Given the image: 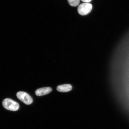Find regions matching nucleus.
<instances>
[{
	"label": "nucleus",
	"instance_id": "f257e3e1",
	"mask_svg": "<svg viewBox=\"0 0 129 129\" xmlns=\"http://www.w3.org/2000/svg\"><path fill=\"white\" fill-rule=\"evenodd\" d=\"M2 104L6 109L13 111L18 110L20 107L18 103L10 98L4 99L3 101Z\"/></svg>",
	"mask_w": 129,
	"mask_h": 129
},
{
	"label": "nucleus",
	"instance_id": "f03ea898",
	"mask_svg": "<svg viewBox=\"0 0 129 129\" xmlns=\"http://www.w3.org/2000/svg\"><path fill=\"white\" fill-rule=\"evenodd\" d=\"M92 9V6L91 4L89 3H84L79 5L77 11L80 15L85 16L89 13Z\"/></svg>",
	"mask_w": 129,
	"mask_h": 129
},
{
	"label": "nucleus",
	"instance_id": "7ed1b4c3",
	"mask_svg": "<svg viewBox=\"0 0 129 129\" xmlns=\"http://www.w3.org/2000/svg\"><path fill=\"white\" fill-rule=\"evenodd\" d=\"M17 96L18 99L24 104L27 105L31 104L33 99L29 95L23 91H19L17 93Z\"/></svg>",
	"mask_w": 129,
	"mask_h": 129
},
{
	"label": "nucleus",
	"instance_id": "20e7f679",
	"mask_svg": "<svg viewBox=\"0 0 129 129\" xmlns=\"http://www.w3.org/2000/svg\"><path fill=\"white\" fill-rule=\"evenodd\" d=\"M52 90V88L49 87L39 88L35 91V94L38 96H44L50 93Z\"/></svg>",
	"mask_w": 129,
	"mask_h": 129
},
{
	"label": "nucleus",
	"instance_id": "39448f33",
	"mask_svg": "<svg viewBox=\"0 0 129 129\" xmlns=\"http://www.w3.org/2000/svg\"><path fill=\"white\" fill-rule=\"evenodd\" d=\"M72 86L70 84H66L59 85L57 87V91L62 92H68L71 91Z\"/></svg>",
	"mask_w": 129,
	"mask_h": 129
},
{
	"label": "nucleus",
	"instance_id": "423d86ee",
	"mask_svg": "<svg viewBox=\"0 0 129 129\" xmlns=\"http://www.w3.org/2000/svg\"><path fill=\"white\" fill-rule=\"evenodd\" d=\"M68 1L70 6L75 7L79 4L80 0H68Z\"/></svg>",
	"mask_w": 129,
	"mask_h": 129
},
{
	"label": "nucleus",
	"instance_id": "0eeeda50",
	"mask_svg": "<svg viewBox=\"0 0 129 129\" xmlns=\"http://www.w3.org/2000/svg\"><path fill=\"white\" fill-rule=\"evenodd\" d=\"M83 2L85 3H88L91 1V0H81Z\"/></svg>",
	"mask_w": 129,
	"mask_h": 129
}]
</instances>
